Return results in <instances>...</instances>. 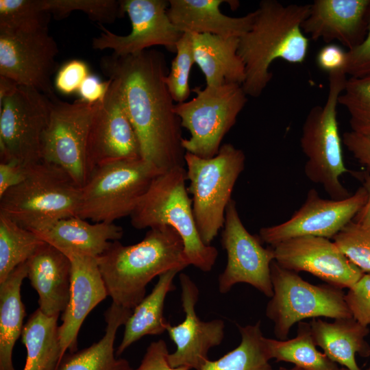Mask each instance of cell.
Listing matches in <instances>:
<instances>
[{
	"instance_id": "obj_1",
	"label": "cell",
	"mask_w": 370,
	"mask_h": 370,
	"mask_svg": "<svg viewBox=\"0 0 370 370\" xmlns=\"http://www.w3.org/2000/svg\"><path fill=\"white\" fill-rule=\"evenodd\" d=\"M102 72L120 82L126 110L138 138L141 158L161 173L184 166L182 125L165 83L164 53L155 49L101 58Z\"/></svg>"
},
{
	"instance_id": "obj_2",
	"label": "cell",
	"mask_w": 370,
	"mask_h": 370,
	"mask_svg": "<svg viewBox=\"0 0 370 370\" xmlns=\"http://www.w3.org/2000/svg\"><path fill=\"white\" fill-rule=\"evenodd\" d=\"M310 3L284 5L276 0H262L255 10L250 29L238 38V54L245 65L242 84L247 96L258 97L271 81V64L277 59L303 63L309 39L301 25Z\"/></svg>"
},
{
	"instance_id": "obj_3",
	"label": "cell",
	"mask_w": 370,
	"mask_h": 370,
	"mask_svg": "<svg viewBox=\"0 0 370 370\" xmlns=\"http://www.w3.org/2000/svg\"><path fill=\"white\" fill-rule=\"evenodd\" d=\"M97 259L112 302L132 310L146 296V287L154 278L189 265L182 238L166 225L150 228L134 245L112 241Z\"/></svg>"
},
{
	"instance_id": "obj_4",
	"label": "cell",
	"mask_w": 370,
	"mask_h": 370,
	"mask_svg": "<svg viewBox=\"0 0 370 370\" xmlns=\"http://www.w3.org/2000/svg\"><path fill=\"white\" fill-rule=\"evenodd\" d=\"M184 166H177L158 175L152 181L130 217L138 230L166 225L182 238L184 253L189 264L204 272L210 271L218 250L206 245L199 235L188 196Z\"/></svg>"
},
{
	"instance_id": "obj_5",
	"label": "cell",
	"mask_w": 370,
	"mask_h": 370,
	"mask_svg": "<svg viewBox=\"0 0 370 370\" xmlns=\"http://www.w3.org/2000/svg\"><path fill=\"white\" fill-rule=\"evenodd\" d=\"M82 188L58 166L41 160L0 197V213L33 232L77 216Z\"/></svg>"
},
{
	"instance_id": "obj_6",
	"label": "cell",
	"mask_w": 370,
	"mask_h": 370,
	"mask_svg": "<svg viewBox=\"0 0 370 370\" xmlns=\"http://www.w3.org/2000/svg\"><path fill=\"white\" fill-rule=\"evenodd\" d=\"M347 74L337 71L328 74V92L323 105L312 107L303 124L300 146L307 160L304 173L320 184L334 200L348 197L341 177L349 171L345 165L338 123V99L347 82Z\"/></svg>"
},
{
	"instance_id": "obj_7",
	"label": "cell",
	"mask_w": 370,
	"mask_h": 370,
	"mask_svg": "<svg viewBox=\"0 0 370 370\" xmlns=\"http://www.w3.org/2000/svg\"><path fill=\"white\" fill-rule=\"evenodd\" d=\"M245 159L244 152L230 143L223 144L211 158L185 153L187 190L192 195L196 225L206 245H211L223 227L225 210Z\"/></svg>"
},
{
	"instance_id": "obj_8",
	"label": "cell",
	"mask_w": 370,
	"mask_h": 370,
	"mask_svg": "<svg viewBox=\"0 0 370 370\" xmlns=\"http://www.w3.org/2000/svg\"><path fill=\"white\" fill-rule=\"evenodd\" d=\"M160 173L143 158L115 161L95 168L82 188L77 217L112 223L130 216Z\"/></svg>"
},
{
	"instance_id": "obj_9",
	"label": "cell",
	"mask_w": 370,
	"mask_h": 370,
	"mask_svg": "<svg viewBox=\"0 0 370 370\" xmlns=\"http://www.w3.org/2000/svg\"><path fill=\"white\" fill-rule=\"evenodd\" d=\"M195 96L175 105L181 125L190 133L182 145L186 152L202 158L215 156L221 143L247 101L242 84L226 83L219 86L192 89Z\"/></svg>"
},
{
	"instance_id": "obj_10",
	"label": "cell",
	"mask_w": 370,
	"mask_h": 370,
	"mask_svg": "<svg viewBox=\"0 0 370 370\" xmlns=\"http://www.w3.org/2000/svg\"><path fill=\"white\" fill-rule=\"evenodd\" d=\"M271 278L273 294L267 305L266 316L273 322L279 340H286L292 326L305 319L352 317L340 288L311 284L275 260L271 264Z\"/></svg>"
},
{
	"instance_id": "obj_11",
	"label": "cell",
	"mask_w": 370,
	"mask_h": 370,
	"mask_svg": "<svg viewBox=\"0 0 370 370\" xmlns=\"http://www.w3.org/2000/svg\"><path fill=\"white\" fill-rule=\"evenodd\" d=\"M51 110L50 98L19 85L0 103L1 162L14 160L29 167L42 160V138Z\"/></svg>"
},
{
	"instance_id": "obj_12",
	"label": "cell",
	"mask_w": 370,
	"mask_h": 370,
	"mask_svg": "<svg viewBox=\"0 0 370 370\" xmlns=\"http://www.w3.org/2000/svg\"><path fill=\"white\" fill-rule=\"evenodd\" d=\"M58 51L48 25L0 29V75L53 99L51 77L58 69Z\"/></svg>"
},
{
	"instance_id": "obj_13",
	"label": "cell",
	"mask_w": 370,
	"mask_h": 370,
	"mask_svg": "<svg viewBox=\"0 0 370 370\" xmlns=\"http://www.w3.org/2000/svg\"><path fill=\"white\" fill-rule=\"evenodd\" d=\"M51 99L48 125L42 138V160L65 171L82 188L88 177L86 148L95 103Z\"/></svg>"
},
{
	"instance_id": "obj_14",
	"label": "cell",
	"mask_w": 370,
	"mask_h": 370,
	"mask_svg": "<svg viewBox=\"0 0 370 370\" xmlns=\"http://www.w3.org/2000/svg\"><path fill=\"white\" fill-rule=\"evenodd\" d=\"M259 236L250 234L239 216L236 203L231 199L225 215L221 243L227 254V264L219 275V291L229 292L238 283H246L268 297L273 294L271 264L272 246L264 247Z\"/></svg>"
},
{
	"instance_id": "obj_15",
	"label": "cell",
	"mask_w": 370,
	"mask_h": 370,
	"mask_svg": "<svg viewBox=\"0 0 370 370\" xmlns=\"http://www.w3.org/2000/svg\"><path fill=\"white\" fill-rule=\"evenodd\" d=\"M139 158H142L138 138L126 110L120 82L112 79L104 98L95 103L90 125L86 148L88 176L103 164Z\"/></svg>"
},
{
	"instance_id": "obj_16",
	"label": "cell",
	"mask_w": 370,
	"mask_h": 370,
	"mask_svg": "<svg viewBox=\"0 0 370 370\" xmlns=\"http://www.w3.org/2000/svg\"><path fill=\"white\" fill-rule=\"evenodd\" d=\"M366 189L362 186L342 200L321 198L314 188L308 190L305 201L287 221L259 230L261 241L270 246L305 236L332 239L352 221L365 205Z\"/></svg>"
},
{
	"instance_id": "obj_17",
	"label": "cell",
	"mask_w": 370,
	"mask_h": 370,
	"mask_svg": "<svg viewBox=\"0 0 370 370\" xmlns=\"http://www.w3.org/2000/svg\"><path fill=\"white\" fill-rule=\"evenodd\" d=\"M125 14L132 24L126 36L115 34L100 25L102 32L93 38L95 49H112L118 56L139 53L153 46H164L176 51V44L182 35L171 23L167 13L169 1L121 0Z\"/></svg>"
},
{
	"instance_id": "obj_18",
	"label": "cell",
	"mask_w": 370,
	"mask_h": 370,
	"mask_svg": "<svg viewBox=\"0 0 370 370\" xmlns=\"http://www.w3.org/2000/svg\"><path fill=\"white\" fill-rule=\"evenodd\" d=\"M273 249L274 260L282 267L296 273H310L341 289L350 288L365 273L327 238H293L273 246Z\"/></svg>"
},
{
	"instance_id": "obj_19",
	"label": "cell",
	"mask_w": 370,
	"mask_h": 370,
	"mask_svg": "<svg viewBox=\"0 0 370 370\" xmlns=\"http://www.w3.org/2000/svg\"><path fill=\"white\" fill-rule=\"evenodd\" d=\"M179 278L185 318L178 325L168 323L166 325V332L176 345L175 351L169 353L168 360L172 367H187L200 370L209 360V350L223 341L225 323L219 319L201 320L195 310L199 293L197 286L186 273H181Z\"/></svg>"
},
{
	"instance_id": "obj_20",
	"label": "cell",
	"mask_w": 370,
	"mask_h": 370,
	"mask_svg": "<svg viewBox=\"0 0 370 370\" xmlns=\"http://www.w3.org/2000/svg\"><path fill=\"white\" fill-rule=\"evenodd\" d=\"M71 263L70 297L58 327L62 357L77 351V336L88 314L108 295L96 257L73 251H62Z\"/></svg>"
},
{
	"instance_id": "obj_21",
	"label": "cell",
	"mask_w": 370,
	"mask_h": 370,
	"mask_svg": "<svg viewBox=\"0 0 370 370\" xmlns=\"http://www.w3.org/2000/svg\"><path fill=\"white\" fill-rule=\"evenodd\" d=\"M370 23V0H315L301 25L313 40L338 41L352 50L365 39Z\"/></svg>"
},
{
	"instance_id": "obj_22",
	"label": "cell",
	"mask_w": 370,
	"mask_h": 370,
	"mask_svg": "<svg viewBox=\"0 0 370 370\" xmlns=\"http://www.w3.org/2000/svg\"><path fill=\"white\" fill-rule=\"evenodd\" d=\"M27 262V278L38 295V308L47 316L59 317L70 297L69 258L59 249L45 243Z\"/></svg>"
},
{
	"instance_id": "obj_23",
	"label": "cell",
	"mask_w": 370,
	"mask_h": 370,
	"mask_svg": "<svg viewBox=\"0 0 370 370\" xmlns=\"http://www.w3.org/2000/svg\"><path fill=\"white\" fill-rule=\"evenodd\" d=\"M224 0H169L168 16L182 33L210 34L240 38L251 27L256 12L240 17L223 14Z\"/></svg>"
},
{
	"instance_id": "obj_24",
	"label": "cell",
	"mask_w": 370,
	"mask_h": 370,
	"mask_svg": "<svg viewBox=\"0 0 370 370\" xmlns=\"http://www.w3.org/2000/svg\"><path fill=\"white\" fill-rule=\"evenodd\" d=\"M34 233L61 251H73L97 258L111 242L123 237V230L114 223H90L75 216L58 220Z\"/></svg>"
},
{
	"instance_id": "obj_25",
	"label": "cell",
	"mask_w": 370,
	"mask_h": 370,
	"mask_svg": "<svg viewBox=\"0 0 370 370\" xmlns=\"http://www.w3.org/2000/svg\"><path fill=\"white\" fill-rule=\"evenodd\" d=\"M310 325L316 345L322 349L328 358L347 370H362L356 356H370V345L365 341L369 333L368 326L362 325L353 317L335 319L331 323L314 318Z\"/></svg>"
},
{
	"instance_id": "obj_26",
	"label": "cell",
	"mask_w": 370,
	"mask_h": 370,
	"mask_svg": "<svg viewBox=\"0 0 370 370\" xmlns=\"http://www.w3.org/2000/svg\"><path fill=\"white\" fill-rule=\"evenodd\" d=\"M195 63L203 73L208 86L226 83L243 84V62L238 56V38L210 34L190 33Z\"/></svg>"
},
{
	"instance_id": "obj_27",
	"label": "cell",
	"mask_w": 370,
	"mask_h": 370,
	"mask_svg": "<svg viewBox=\"0 0 370 370\" xmlns=\"http://www.w3.org/2000/svg\"><path fill=\"white\" fill-rule=\"evenodd\" d=\"M132 312L112 302L104 312L106 326L103 337L88 347L66 353L56 370H134L128 360L116 358L114 349L117 330Z\"/></svg>"
},
{
	"instance_id": "obj_28",
	"label": "cell",
	"mask_w": 370,
	"mask_h": 370,
	"mask_svg": "<svg viewBox=\"0 0 370 370\" xmlns=\"http://www.w3.org/2000/svg\"><path fill=\"white\" fill-rule=\"evenodd\" d=\"M178 270H170L158 276L151 292L133 309L125 323L123 336L116 355L120 356L127 348L147 335L165 332L168 321L164 317V301L167 294L175 289L173 280Z\"/></svg>"
},
{
	"instance_id": "obj_29",
	"label": "cell",
	"mask_w": 370,
	"mask_h": 370,
	"mask_svg": "<svg viewBox=\"0 0 370 370\" xmlns=\"http://www.w3.org/2000/svg\"><path fill=\"white\" fill-rule=\"evenodd\" d=\"M26 278L27 262L18 266L0 283V370H15L12 352L24 327L25 309L21 287Z\"/></svg>"
},
{
	"instance_id": "obj_30",
	"label": "cell",
	"mask_w": 370,
	"mask_h": 370,
	"mask_svg": "<svg viewBox=\"0 0 370 370\" xmlns=\"http://www.w3.org/2000/svg\"><path fill=\"white\" fill-rule=\"evenodd\" d=\"M58 319L39 308L29 316L21 334L27 350L23 370H56L62 358Z\"/></svg>"
},
{
	"instance_id": "obj_31",
	"label": "cell",
	"mask_w": 370,
	"mask_h": 370,
	"mask_svg": "<svg viewBox=\"0 0 370 370\" xmlns=\"http://www.w3.org/2000/svg\"><path fill=\"white\" fill-rule=\"evenodd\" d=\"M263 341L270 360L291 362L304 370H341L317 349L308 323H298L297 334L293 338L276 340L264 337Z\"/></svg>"
},
{
	"instance_id": "obj_32",
	"label": "cell",
	"mask_w": 370,
	"mask_h": 370,
	"mask_svg": "<svg viewBox=\"0 0 370 370\" xmlns=\"http://www.w3.org/2000/svg\"><path fill=\"white\" fill-rule=\"evenodd\" d=\"M237 326L241 336L239 345L218 360H208L200 370H273L260 322Z\"/></svg>"
},
{
	"instance_id": "obj_33",
	"label": "cell",
	"mask_w": 370,
	"mask_h": 370,
	"mask_svg": "<svg viewBox=\"0 0 370 370\" xmlns=\"http://www.w3.org/2000/svg\"><path fill=\"white\" fill-rule=\"evenodd\" d=\"M45 242L0 213V283Z\"/></svg>"
},
{
	"instance_id": "obj_34",
	"label": "cell",
	"mask_w": 370,
	"mask_h": 370,
	"mask_svg": "<svg viewBox=\"0 0 370 370\" xmlns=\"http://www.w3.org/2000/svg\"><path fill=\"white\" fill-rule=\"evenodd\" d=\"M338 103L348 112L351 131L370 134V74L347 79Z\"/></svg>"
},
{
	"instance_id": "obj_35",
	"label": "cell",
	"mask_w": 370,
	"mask_h": 370,
	"mask_svg": "<svg viewBox=\"0 0 370 370\" xmlns=\"http://www.w3.org/2000/svg\"><path fill=\"white\" fill-rule=\"evenodd\" d=\"M43 8L57 19L68 16L73 11H81L90 20L112 23L125 14L121 1L116 0H42Z\"/></svg>"
},
{
	"instance_id": "obj_36",
	"label": "cell",
	"mask_w": 370,
	"mask_h": 370,
	"mask_svg": "<svg viewBox=\"0 0 370 370\" xmlns=\"http://www.w3.org/2000/svg\"><path fill=\"white\" fill-rule=\"evenodd\" d=\"M50 16L42 0H0V29L48 25Z\"/></svg>"
},
{
	"instance_id": "obj_37",
	"label": "cell",
	"mask_w": 370,
	"mask_h": 370,
	"mask_svg": "<svg viewBox=\"0 0 370 370\" xmlns=\"http://www.w3.org/2000/svg\"><path fill=\"white\" fill-rule=\"evenodd\" d=\"M176 56L164 81L174 101L182 103L188 98L190 89L189 78L195 64L190 33H184L176 44Z\"/></svg>"
},
{
	"instance_id": "obj_38",
	"label": "cell",
	"mask_w": 370,
	"mask_h": 370,
	"mask_svg": "<svg viewBox=\"0 0 370 370\" xmlns=\"http://www.w3.org/2000/svg\"><path fill=\"white\" fill-rule=\"evenodd\" d=\"M342 253L365 273H370V227L350 221L333 238Z\"/></svg>"
},
{
	"instance_id": "obj_39",
	"label": "cell",
	"mask_w": 370,
	"mask_h": 370,
	"mask_svg": "<svg viewBox=\"0 0 370 370\" xmlns=\"http://www.w3.org/2000/svg\"><path fill=\"white\" fill-rule=\"evenodd\" d=\"M352 317L360 323L370 325V273H364L345 294Z\"/></svg>"
},
{
	"instance_id": "obj_40",
	"label": "cell",
	"mask_w": 370,
	"mask_h": 370,
	"mask_svg": "<svg viewBox=\"0 0 370 370\" xmlns=\"http://www.w3.org/2000/svg\"><path fill=\"white\" fill-rule=\"evenodd\" d=\"M88 75V67L86 62L79 60L69 61L58 70L55 86L62 94H73L78 91Z\"/></svg>"
},
{
	"instance_id": "obj_41",
	"label": "cell",
	"mask_w": 370,
	"mask_h": 370,
	"mask_svg": "<svg viewBox=\"0 0 370 370\" xmlns=\"http://www.w3.org/2000/svg\"><path fill=\"white\" fill-rule=\"evenodd\" d=\"M167 345L160 339L149 344L138 367L135 370H190L187 367H172L169 362Z\"/></svg>"
},
{
	"instance_id": "obj_42",
	"label": "cell",
	"mask_w": 370,
	"mask_h": 370,
	"mask_svg": "<svg viewBox=\"0 0 370 370\" xmlns=\"http://www.w3.org/2000/svg\"><path fill=\"white\" fill-rule=\"evenodd\" d=\"M345 73L350 77L370 74V23L364 41L356 48L347 50Z\"/></svg>"
},
{
	"instance_id": "obj_43",
	"label": "cell",
	"mask_w": 370,
	"mask_h": 370,
	"mask_svg": "<svg viewBox=\"0 0 370 370\" xmlns=\"http://www.w3.org/2000/svg\"><path fill=\"white\" fill-rule=\"evenodd\" d=\"M316 63L321 70L328 74L337 71L345 72L347 51L336 44H327L318 51Z\"/></svg>"
},
{
	"instance_id": "obj_44",
	"label": "cell",
	"mask_w": 370,
	"mask_h": 370,
	"mask_svg": "<svg viewBox=\"0 0 370 370\" xmlns=\"http://www.w3.org/2000/svg\"><path fill=\"white\" fill-rule=\"evenodd\" d=\"M342 141L354 158L370 171V134L347 132Z\"/></svg>"
},
{
	"instance_id": "obj_45",
	"label": "cell",
	"mask_w": 370,
	"mask_h": 370,
	"mask_svg": "<svg viewBox=\"0 0 370 370\" xmlns=\"http://www.w3.org/2000/svg\"><path fill=\"white\" fill-rule=\"evenodd\" d=\"M111 82L110 79L101 82L97 75L89 74L77 91L80 96L79 99L92 104L101 101L108 92Z\"/></svg>"
},
{
	"instance_id": "obj_46",
	"label": "cell",
	"mask_w": 370,
	"mask_h": 370,
	"mask_svg": "<svg viewBox=\"0 0 370 370\" xmlns=\"http://www.w3.org/2000/svg\"><path fill=\"white\" fill-rule=\"evenodd\" d=\"M27 167L14 160L0 163V197L9 189L17 186L25 178Z\"/></svg>"
},
{
	"instance_id": "obj_47",
	"label": "cell",
	"mask_w": 370,
	"mask_h": 370,
	"mask_svg": "<svg viewBox=\"0 0 370 370\" xmlns=\"http://www.w3.org/2000/svg\"><path fill=\"white\" fill-rule=\"evenodd\" d=\"M363 173H355V176L362 179V186L367 190V199L365 205L355 216L353 221L370 227V171Z\"/></svg>"
},
{
	"instance_id": "obj_48",
	"label": "cell",
	"mask_w": 370,
	"mask_h": 370,
	"mask_svg": "<svg viewBox=\"0 0 370 370\" xmlns=\"http://www.w3.org/2000/svg\"><path fill=\"white\" fill-rule=\"evenodd\" d=\"M18 86V84L14 81L0 75V103L13 93Z\"/></svg>"
},
{
	"instance_id": "obj_49",
	"label": "cell",
	"mask_w": 370,
	"mask_h": 370,
	"mask_svg": "<svg viewBox=\"0 0 370 370\" xmlns=\"http://www.w3.org/2000/svg\"><path fill=\"white\" fill-rule=\"evenodd\" d=\"M278 370H304V369L295 366L294 367L291 368V369H286V368H284L283 367H281L279 368Z\"/></svg>"
},
{
	"instance_id": "obj_50",
	"label": "cell",
	"mask_w": 370,
	"mask_h": 370,
	"mask_svg": "<svg viewBox=\"0 0 370 370\" xmlns=\"http://www.w3.org/2000/svg\"><path fill=\"white\" fill-rule=\"evenodd\" d=\"M341 370H347V369L345 367H341ZM367 370H370V366L367 369Z\"/></svg>"
}]
</instances>
